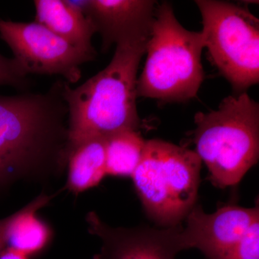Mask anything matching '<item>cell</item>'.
Instances as JSON below:
<instances>
[{
	"label": "cell",
	"mask_w": 259,
	"mask_h": 259,
	"mask_svg": "<svg viewBox=\"0 0 259 259\" xmlns=\"http://www.w3.org/2000/svg\"><path fill=\"white\" fill-rule=\"evenodd\" d=\"M10 221V216L0 220V253L8 246V228Z\"/></svg>",
	"instance_id": "17"
},
{
	"label": "cell",
	"mask_w": 259,
	"mask_h": 259,
	"mask_svg": "<svg viewBox=\"0 0 259 259\" xmlns=\"http://www.w3.org/2000/svg\"><path fill=\"white\" fill-rule=\"evenodd\" d=\"M54 197V194H40L10 216L7 248L20 252L30 259L39 256L48 249L52 242L54 232L37 213L50 203Z\"/></svg>",
	"instance_id": "12"
},
{
	"label": "cell",
	"mask_w": 259,
	"mask_h": 259,
	"mask_svg": "<svg viewBox=\"0 0 259 259\" xmlns=\"http://www.w3.org/2000/svg\"><path fill=\"white\" fill-rule=\"evenodd\" d=\"M88 231L98 237L101 250L93 259H176L188 249L183 226L151 228H115L109 226L95 212L86 217Z\"/></svg>",
	"instance_id": "8"
},
{
	"label": "cell",
	"mask_w": 259,
	"mask_h": 259,
	"mask_svg": "<svg viewBox=\"0 0 259 259\" xmlns=\"http://www.w3.org/2000/svg\"><path fill=\"white\" fill-rule=\"evenodd\" d=\"M194 141L214 187L238 185L259 156L258 103L245 93L227 97L218 110L194 116Z\"/></svg>",
	"instance_id": "4"
},
{
	"label": "cell",
	"mask_w": 259,
	"mask_h": 259,
	"mask_svg": "<svg viewBox=\"0 0 259 259\" xmlns=\"http://www.w3.org/2000/svg\"><path fill=\"white\" fill-rule=\"evenodd\" d=\"M223 259H259V221L252 225Z\"/></svg>",
	"instance_id": "15"
},
{
	"label": "cell",
	"mask_w": 259,
	"mask_h": 259,
	"mask_svg": "<svg viewBox=\"0 0 259 259\" xmlns=\"http://www.w3.org/2000/svg\"><path fill=\"white\" fill-rule=\"evenodd\" d=\"M146 143L135 130L120 131L105 138L107 176L132 177L141 161Z\"/></svg>",
	"instance_id": "14"
},
{
	"label": "cell",
	"mask_w": 259,
	"mask_h": 259,
	"mask_svg": "<svg viewBox=\"0 0 259 259\" xmlns=\"http://www.w3.org/2000/svg\"><path fill=\"white\" fill-rule=\"evenodd\" d=\"M35 22L75 47L96 53L92 38L96 33L93 23L83 14L79 1L35 0Z\"/></svg>",
	"instance_id": "11"
},
{
	"label": "cell",
	"mask_w": 259,
	"mask_h": 259,
	"mask_svg": "<svg viewBox=\"0 0 259 259\" xmlns=\"http://www.w3.org/2000/svg\"><path fill=\"white\" fill-rule=\"evenodd\" d=\"M204 48L202 32L184 28L169 3L157 6L146 44L147 57L137 81V96L163 104L192 100L204 80Z\"/></svg>",
	"instance_id": "3"
},
{
	"label": "cell",
	"mask_w": 259,
	"mask_h": 259,
	"mask_svg": "<svg viewBox=\"0 0 259 259\" xmlns=\"http://www.w3.org/2000/svg\"><path fill=\"white\" fill-rule=\"evenodd\" d=\"M0 259H30L26 255L12 249L7 248L0 253Z\"/></svg>",
	"instance_id": "18"
},
{
	"label": "cell",
	"mask_w": 259,
	"mask_h": 259,
	"mask_svg": "<svg viewBox=\"0 0 259 259\" xmlns=\"http://www.w3.org/2000/svg\"><path fill=\"white\" fill-rule=\"evenodd\" d=\"M4 85L25 90L30 86V81L14 59L0 54V86Z\"/></svg>",
	"instance_id": "16"
},
{
	"label": "cell",
	"mask_w": 259,
	"mask_h": 259,
	"mask_svg": "<svg viewBox=\"0 0 259 259\" xmlns=\"http://www.w3.org/2000/svg\"><path fill=\"white\" fill-rule=\"evenodd\" d=\"M0 38L8 44L13 59L27 76L59 75L67 83H76L81 79L80 66L97 56V52L75 47L35 21L0 19Z\"/></svg>",
	"instance_id": "7"
},
{
	"label": "cell",
	"mask_w": 259,
	"mask_h": 259,
	"mask_svg": "<svg viewBox=\"0 0 259 259\" xmlns=\"http://www.w3.org/2000/svg\"><path fill=\"white\" fill-rule=\"evenodd\" d=\"M202 161L195 151L146 141L131 178L148 217L160 228L182 225L197 204Z\"/></svg>",
	"instance_id": "5"
},
{
	"label": "cell",
	"mask_w": 259,
	"mask_h": 259,
	"mask_svg": "<svg viewBox=\"0 0 259 259\" xmlns=\"http://www.w3.org/2000/svg\"><path fill=\"white\" fill-rule=\"evenodd\" d=\"M66 81L45 93L0 95V182L60 176L70 154Z\"/></svg>",
	"instance_id": "1"
},
{
	"label": "cell",
	"mask_w": 259,
	"mask_h": 259,
	"mask_svg": "<svg viewBox=\"0 0 259 259\" xmlns=\"http://www.w3.org/2000/svg\"><path fill=\"white\" fill-rule=\"evenodd\" d=\"M257 221L258 206L226 205L207 214L196 204L186 218L183 234L188 249L197 248L208 259H223Z\"/></svg>",
	"instance_id": "9"
},
{
	"label": "cell",
	"mask_w": 259,
	"mask_h": 259,
	"mask_svg": "<svg viewBox=\"0 0 259 259\" xmlns=\"http://www.w3.org/2000/svg\"><path fill=\"white\" fill-rule=\"evenodd\" d=\"M204 48L218 71L238 94L259 81V20L243 7L197 0Z\"/></svg>",
	"instance_id": "6"
},
{
	"label": "cell",
	"mask_w": 259,
	"mask_h": 259,
	"mask_svg": "<svg viewBox=\"0 0 259 259\" xmlns=\"http://www.w3.org/2000/svg\"><path fill=\"white\" fill-rule=\"evenodd\" d=\"M148 38L117 44L110 64L77 88L65 82L70 152L87 139L139 130L137 74Z\"/></svg>",
	"instance_id": "2"
},
{
	"label": "cell",
	"mask_w": 259,
	"mask_h": 259,
	"mask_svg": "<svg viewBox=\"0 0 259 259\" xmlns=\"http://www.w3.org/2000/svg\"><path fill=\"white\" fill-rule=\"evenodd\" d=\"M80 6L101 35L105 53L113 44L148 38L158 5L152 0H88Z\"/></svg>",
	"instance_id": "10"
},
{
	"label": "cell",
	"mask_w": 259,
	"mask_h": 259,
	"mask_svg": "<svg viewBox=\"0 0 259 259\" xmlns=\"http://www.w3.org/2000/svg\"><path fill=\"white\" fill-rule=\"evenodd\" d=\"M65 188L78 195L97 187L107 177L105 138L85 140L71 149Z\"/></svg>",
	"instance_id": "13"
}]
</instances>
